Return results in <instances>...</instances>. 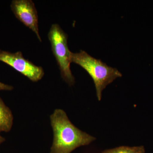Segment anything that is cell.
Segmentation results:
<instances>
[{
    "instance_id": "6da1fadb",
    "label": "cell",
    "mask_w": 153,
    "mask_h": 153,
    "mask_svg": "<svg viewBox=\"0 0 153 153\" xmlns=\"http://www.w3.org/2000/svg\"><path fill=\"white\" fill-rule=\"evenodd\" d=\"M50 121L54 136L50 153H71L76 148L89 145L96 140L71 123L62 109H55L50 116Z\"/></svg>"
},
{
    "instance_id": "7a4b0ae2",
    "label": "cell",
    "mask_w": 153,
    "mask_h": 153,
    "mask_svg": "<svg viewBox=\"0 0 153 153\" xmlns=\"http://www.w3.org/2000/svg\"><path fill=\"white\" fill-rule=\"evenodd\" d=\"M71 61V63L78 64L85 69L92 78L99 101L101 100L102 91L107 85L118 77L122 76V74L117 68L108 66L100 59L92 57L82 50L79 53L72 52Z\"/></svg>"
},
{
    "instance_id": "3957f363",
    "label": "cell",
    "mask_w": 153,
    "mask_h": 153,
    "mask_svg": "<svg viewBox=\"0 0 153 153\" xmlns=\"http://www.w3.org/2000/svg\"><path fill=\"white\" fill-rule=\"evenodd\" d=\"M48 36L61 77L68 85H74L75 78L70 69L72 52L68 49V36L59 25L54 24L51 26Z\"/></svg>"
},
{
    "instance_id": "277c9868",
    "label": "cell",
    "mask_w": 153,
    "mask_h": 153,
    "mask_svg": "<svg viewBox=\"0 0 153 153\" xmlns=\"http://www.w3.org/2000/svg\"><path fill=\"white\" fill-rule=\"evenodd\" d=\"M0 61L7 64L33 82H38L44 75L43 68L25 59L21 52L11 53L0 49Z\"/></svg>"
},
{
    "instance_id": "5b68a950",
    "label": "cell",
    "mask_w": 153,
    "mask_h": 153,
    "mask_svg": "<svg viewBox=\"0 0 153 153\" xmlns=\"http://www.w3.org/2000/svg\"><path fill=\"white\" fill-rule=\"evenodd\" d=\"M11 8L16 18L36 33L41 42L38 30V12L33 1L14 0L11 3Z\"/></svg>"
},
{
    "instance_id": "8992f818",
    "label": "cell",
    "mask_w": 153,
    "mask_h": 153,
    "mask_svg": "<svg viewBox=\"0 0 153 153\" xmlns=\"http://www.w3.org/2000/svg\"><path fill=\"white\" fill-rule=\"evenodd\" d=\"M13 116L11 110L0 97V133L8 132L13 123Z\"/></svg>"
},
{
    "instance_id": "52a82bcc",
    "label": "cell",
    "mask_w": 153,
    "mask_h": 153,
    "mask_svg": "<svg viewBox=\"0 0 153 153\" xmlns=\"http://www.w3.org/2000/svg\"><path fill=\"white\" fill-rule=\"evenodd\" d=\"M102 153H145L143 146L129 147L121 146L114 148L105 150Z\"/></svg>"
},
{
    "instance_id": "ba28073f",
    "label": "cell",
    "mask_w": 153,
    "mask_h": 153,
    "mask_svg": "<svg viewBox=\"0 0 153 153\" xmlns=\"http://www.w3.org/2000/svg\"><path fill=\"white\" fill-rule=\"evenodd\" d=\"M13 86L7 85V84L0 82V91H11L13 90Z\"/></svg>"
},
{
    "instance_id": "9c48e42d",
    "label": "cell",
    "mask_w": 153,
    "mask_h": 153,
    "mask_svg": "<svg viewBox=\"0 0 153 153\" xmlns=\"http://www.w3.org/2000/svg\"><path fill=\"white\" fill-rule=\"evenodd\" d=\"M5 139L3 137H2L1 136V134H0V145H1V144L4 143V142L5 141Z\"/></svg>"
}]
</instances>
